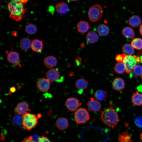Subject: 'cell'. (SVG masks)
Returning a JSON list of instances; mask_svg holds the SVG:
<instances>
[{
  "instance_id": "cell-1",
  "label": "cell",
  "mask_w": 142,
  "mask_h": 142,
  "mask_svg": "<svg viewBox=\"0 0 142 142\" xmlns=\"http://www.w3.org/2000/svg\"><path fill=\"white\" fill-rule=\"evenodd\" d=\"M7 7L10 13V17L16 21H20L24 14L27 11L23 4L19 0H11Z\"/></svg>"
},
{
  "instance_id": "cell-2",
  "label": "cell",
  "mask_w": 142,
  "mask_h": 142,
  "mask_svg": "<svg viewBox=\"0 0 142 142\" xmlns=\"http://www.w3.org/2000/svg\"><path fill=\"white\" fill-rule=\"evenodd\" d=\"M101 119L106 125L113 129L119 120L118 115L114 109H106L101 112Z\"/></svg>"
},
{
  "instance_id": "cell-3",
  "label": "cell",
  "mask_w": 142,
  "mask_h": 142,
  "mask_svg": "<svg viewBox=\"0 0 142 142\" xmlns=\"http://www.w3.org/2000/svg\"><path fill=\"white\" fill-rule=\"evenodd\" d=\"M22 116V125L24 129L30 131L37 126L38 122V118L36 115L27 112Z\"/></svg>"
},
{
  "instance_id": "cell-4",
  "label": "cell",
  "mask_w": 142,
  "mask_h": 142,
  "mask_svg": "<svg viewBox=\"0 0 142 142\" xmlns=\"http://www.w3.org/2000/svg\"><path fill=\"white\" fill-rule=\"evenodd\" d=\"M123 62L125 67L126 72L128 74L130 73L137 64L141 62L140 57L136 55H127Z\"/></svg>"
},
{
  "instance_id": "cell-5",
  "label": "cell",
  "mask_w": 142,
  "mask_h": 142,
  "mask_svg": "<svg viewBox=\"0 0 142 142\" xmlns=\"http://www.w3.org/2000/svg\"><path fill=\"white\" fill-rule=\"evenodd\" d=\"M103 13V9L99 4H95L92 6L88 12V17L90 20L93 22L97 21L101 18Z\"/></svg>"
},
{
  "instance_id": "cell-6",
  "label": "cell",
  "mask_w": 142,
  "mask_h": 142,
  "mask_svg": "<svg viewBox=\"0 0 142 142\" xmlns=\"http://www.w3.org/2000/svg\"><path fill=\"white\" fill-rule=\"evenodd\" d=\"M74 117L76 123L78 124L85 123L90 119L88 111L85 108H80L74 113Z\"/></svg>"
},
{
  "instance_id": "cell-7",
  "label": "cell",
  "mask_w": 142,
  "mask_h": 142,
  "mask_svg": "<svg viewBox=\"0 0 142 142\" xmlns=\"http://www.w3.org/2000/svg\"><path fill=\"white\" fill-rule=\"evenodd\" d=\"M50 82L44 78H39L37 82V86L38 89L43 92H48L50 89Z\"/></svg>"
},
{
  "instance_id": "cell-8",
  "label": "cell",
  "mask_w": 142,
  "mask_h": 142,
  "mask_svg": "<svg viewBox=\"0 0 142 142\" xmlns=\"http://www.w3.org/2000/svg\"><path fill=\"white\" fill-rule=\"evenodd\" d=\"M81 105L80 100L75 98L68 99L65 101V105L70 111H75Z\"/></svg>"
},
{
  "instance_id": "cell-9",
  "label": "cell",
  "mask_w": 142,
  "mask_h": 142,
  "mask_svg": "<svg viewBox=\"0 0 142 142\" xmlns=\"http://www.w3.org/2000/svg\"><path fill=\"white\" fill-rule=\"evenodd\" d=\"M7 59L11 64L14 65L21 67L19 56L17 52L12 51L8 53L7 55Z\"/></svg>"
},
{
  "instance_id": "cell-10",
  "label": "cell",
  "mask_w": 142,
  "mask_h": 142,
  "mask_svg": "<svg viewBox=\"0 0 142 142\" xmlns=\"http://www.w3.org/2000/svg\"><path fill=\"white\" fill-rule=\"evenodd\" d=\"M29 105L25 101H23L19 103L14 109L15 113L22 115L30 110L29 109Z\"/></svg>"
},
{
  "instance_id": "cell-11",
  "label": "cell",
  "mask_w": 142,
  "mask_h": 142,
  "mask_svg": "<svg viewBox=\"0 0 142 142\" xmlns=\"http://www.w3.org/2000/svg\"><path fill=\"white\" fill-rule=\"evenodd\" d=\"M87 106L88 110L90 111H98L100 110L101 105L97 100L93 98H91L87 103Z\"/></svg>"
},
{
  "instance_id": "cell-12",
  "label": "cell",
  "mask_w": 142,
  "mask_h": 142,
  "mask_svg": "<svg viewBox=\"0 0 142 142\" xmlns=\"http://www.w3.org/2000/svg\"><path fill=\"white\" fill-rule=\"evenodd\" d=\"M45 76L47 79L52 82L57 81L60 77L59 71L56 69L53 68L46 73Z\"/></svg>"
},
{
  "instance_id": "cell-13",
  "label": "cell",
  "mask_w": 142,
  "mask_h": 142,
  "mask_svg": "<svg viewBox=\"0 0 142 142\" xmlns=\"http://www.w3.org/2000/svg\"><path fill=\"white\" fill-rule=\"evenodd\" d=\"M31 47L33 51L38 53H40L43 49V41L37 39H34L32 42Z\"/></svg>"
},
{
  "instance_id": "cell-14",
  "label": "cell",
  "mask_w": 142,
  "mask_h": 142,
  "mask_svg": "<svg viewBox=\"0 0 142 142\" xmlns=\"http://www.w3.org/2000/svg\"><path fill=\"white\" fill-rule=\"evenodd\" d=\"M55 8L58 13L60 14H65L69 11V8L68 5L64 2L58 3L55 5Z\"/></svg>"
},
{
  "instance_id": "cell-15",
  "label": "cell",
  "mask_w": 142,
  "mask_h": 142,
  "mask_svg": "<svg viewBox=\"0 0 142 142\" xmlns=\"http://www.w3.org/2000/svg\"><path fill=\"white\" fill-rule=\"evenodd\" d=\"M44 63L47 68H52L57 65L58 61L55 57L50 55L44 59Z\"/></svg>"
},
{
  "instance_id": "cell-16",
  "label": "cell",
  "mask_w": 142,
  "mask_h": 142,
  "mask_svg": "<svg viewBox=\"0 0 142 142\" xmlns=\"http://www.w3.org/2000/svg\"><path fill=\"white\" fill-rule=\"evenodd\" d=\"M113 88L115 90L119 91L123 89L125 85L124 80L120 78H115L112 83Z\"/></svg>"
},
{
  "instance_id": "cell-17",
  "label": "cell",
  "mask_w": 142,
  "mask_h": 142,
  "mask_svg": "<svg viewBox=\"0 0 142 142\" xmlns=\"http://www.w3.org/2000/svg\"><path fill=\"white\" fill-rule=\"evenodd\" d=\"M68 121L67 118L61 117L57 120L55 125L58 129L60 130H63L68 128Z\"/></svg>"
},
{
  "instance_id": "cell-18",
  "label": "cell",
  "mask_w": 142,
  "mask_h": 142,
  "mask_svg": "<svg viewBox=\"0 0 142 142\" xmlns=\"http://www.w3.org/2000/svg\"><path fill=\"white\" fill-rule=\"evenodd\" d=\"M77 27L78 31L80 33H84L90 28L89 23L84 21H81L77 24Z\"/></svg>"
},
{
  "instance_id": "cell-19",
  "label": "cell",
  "mask_w": 142,
  "mask_h": 142,
  "mask_svg": "<svg viewBox=\"0 0 142 142\" xmlns=\"http://www.w3.org/2000/svg\"><path fill=\"white\" fill-rule=\"evenodd\" d=\"M128 22L130 26L134 28H136L140 26L141 23V20L139 16L136 15H134L129 18Z\"/></svg>"
},
{
  "instance_id": "cell-20",
  "label": "cell",
  "mask_w": 142,
  "mask_h": 142,
  "mask_svg": "<svg viewBox=\"0 0 142 142\" xmlns=\"http://www.w3.org/2000/svg\"><path fill=\"white\" fill-rule=\"evenodd\" d=\"M32 42L30 39L24 37L20 40L19 44L21 49L24 50H29L31 47Z\"/></svg>"
},
{
  "instance_id": "cell-21",
  "label": "cell",
  "mask_w": 142,
  "mask_h": 142,
  "mask_svg": "<svg viewBox=\"0 0 142 142\" xmlns=\"http://www.w3.org/2000/svg\"><path fill=\"white\" fill-rule=\"evenodd\" d=\"M133 103L137 106L142 105V94L138 91L133 93L131 97Z\"/></svg>"
},
{
  "instance_id": "cell-22",
  "label": "cell",
  "mask_w": 142,
  "mask_h": 142,
  "mask_svg": "<svg viewBox=\"0 0 142 142\" xmlns=\"http://www.w3.org/2000/svg\"><path fill=\"white\" fill-rule=\"evenodd\" d=\"M99 37L97 34L93 31H90L87 34L86 39L88 43H93L97 42L98 40Z\"/></svg>"
},
{
  "instance_id": "cell-23",
  "label": "cell",
  "mask_w": 142,
  "mask_h": 142,
  "mask_svg": "<svg viewBox=\"0 0 142 142\" xmlns=\"http://www.w3.org/2000/svg\"><path fill=\"white\" fill-rule=\"evenodd\" d=\"M118 140L119 142H134L127 131L119 134Z\"/></svg>"
},
{
  "instance_id": "cell-24",
  "label": "cell",
  "mask_w": 142,
  "mask_h": 142,
  "mask_svg": "<svg viewBox=\"0 0 142 142\" xmlns=\"http://www.w3.org/2000/svg\"><path fill=\"white\" fill-rule=\"evenodd\" d=\"M98 33L100 36H107L109 32V29L106 25L102 24L99 25L97 28Z\"/></svg>"
},
{
  "instance_id": "cell-25",
  "label": "cell",
  "mask_w": 142,
  "mask_h": 142,
  "mask_svg": "<svg viewBox=\"0 0 142 142\" xmlns=\"http://www.w3.org/2000/svg\"><path fill=\"white\" fill-rule=\"evenodd\" d=\"M122 33L125 37L131 39L133 38L135 36V34L133 30L130 27L124 28L122 30Z\"/></svg>"
},
{
  "instance_id": "cell-26",
  "label": "cell",
  "mask_w": 142,
  "mask_h": 142,
  "mask_svg": "<svg viewBox=\"0 0 142 142\" xmlns=\"http://www.w3.org/2000/svg\"><path fill=\"white\" fill-rule=\"evenodd\" d=\"M88 82L83 78L79 79L77 80L75 82L76 87L79 90H83L86 89L88 85Z\"/></svg>"
},
{
  "instance_id": "cell-27",
  "label": "cell",
  "mask_w": 142,
  "mask_h": 142,
  "mask_svg": "<svg viewBox=\"0 0 142 142\" xmlns=\"http://www.w3.org/2000/svg\"><path fill=\"white\" fill-rule=\"evenodd\" d=\"M94 96L96 100L102 101L106 98L107 96V93L105 91L102 90H98L95 92Z\"/></svg>"
},
{
  "instance_id": "cell-28",
  "label": "cell",
  "mask_w": 142,
  "mask_h": 142,
  "mask_svg": "<svg viewBox=\"0 0 142 142\" xmlns=\"http://www.w3.org/2000/svg\"><path fill=\"white\" fill-rule=\"evenodd\" d=\"M122 50L123 53L127 55H131L134 52V48L131 45L128 43L123 46Z\"/></svg>"
},
{
  "instance_id": "cell-29",
  "label": "cell",
  "mask_w": 142,
  "mask_h": 142,
  "mask_svg": "<svg viewBox=\"0 0 142 142\" xmlns=\"http://www.w3.org/2000/svg\"><path fill=\"white\" fill-rule=\"evenodd\" d=\"M115 72L119 74H122L126 71L125 65L123 62H118L114 67Z\"/></svg>"
},
{
  "instance_id": "cell-30",
  "label": "cell",
  "mask_w": 142,
  "mask_h": 142,
  "mask_svg": "<svg viewBox=\"0 0 142 142\" xmlns=\"http://www.w3.org/2000/svg\"><path fill=\"white\" fill-rule=\"evenodd\" d=\"M131 45L136 49L140 50L142 49V39L139 38H135L132 40Z\"/></svg>"
},
{
  "instance_id": "cell-31",
  "label": "cell",
  "mask_w": 142,
  "mask_h": 142,
  "mask_svg": "<svg viewBox=\"0 0 142 142\" xmlns=\"http://www.w3.org/2000/svg\"><path fill=\"white\" fill-rule=\"evenodd\" d=\"M26 32L29 34H34L37 31V28L34 24L30 23L27 25L25 28Z\"/></svg>"
},
{
  "instance_id": "cell-32",
  "label": "cell",
  "mask_w": 142,
  "mask_h": 142,
  "mask_svg": "<svg viewBox=\"0 0 142 142\" xmlns=\"http://www.w3.org/2000/svg\"><path fill=\"white\" fill-rule=\"evenodd\" d=\"M13 122L15 125H22L23 118L22 115L17 114L14 116L12 120Z\"/></svg>"
},
{
  "instance_id": "cell-33",
  "label": "cell",
  "mask_w": 142,
  "mask_h": 142,
  "mask_svg": "<svg viewBox=\"0 0 142 142\" xmlns=\"http://www.w3.org/2000/svg\"><path fill=\"white\" fill-rule=\"evenodd\" d=\"M134 74L136 75L139 76L142 74V66L140 64H137L133 70Z\"/></svg>"
},
{
  "instance_id": "cell-34",
  "label": "cell",
  "mask_w": 142,
  "mask_h": 142,
  "mask_svg": "<svg viewBox=\"0 0 142 142\" xmlns=\"http://www.w3.org/2000/svg\"><path fill=\"white\" fill-rule=\"evenodd\" d=\"M127 55L124 54H119L115 57L116 60L118 62H123V61Z\"/></svg>"
},
{
  "instance_id": "cell-35",
  "label": "cell",
  "mask_w": 142,
  "mask_h": 142,
  "mask_svg": "<svg viewBox=\"0 0 142 142\" xmlns=\"http://www.w3.org/2000/svg\"><path fill=\"white\" fill-rule=\"evenodd\" d=\"M136 125L138 127H142V117L139 116L136 118L135 119Z\"/></svg>"
},
{
  "instance_id": "cell-36",
  "label": "cell",
  "mask_w": 142,
  "mask_h": 142,
  "mask_svg": "<svg viewBox=\"0 0 142 142\" xmlns=\"http://www.w3.org/2000/svg\"><path fill=\"white\" fill-rule=\"evenodd\" d=\"M38 142H53L51 141L47 137L43 135H42L39 137L38 140Z\"/></svg>"
},
{
  "instance_id": "cell-37",
  "label": "cell",
  "mask_w": 142,
  "mask_h": 142,
  "mask_svg": "<svg viewBox=\"0 0 142 142\" xmlns=\"http://www.w3.org/2000/svg\"><path fill=\"white\" fill-rule=\"evenodd\" d=\"M21 142H36L31 136L24 138Z\"/></svg>"
},
{
  "instance_id": "cell-38",
  "label": "cell",
  "mask_w": 142,
  "mask_h": 142,
  "mask_svg": "<svg viewBox=\"0 0 142 142\" xmlns=\"http://www.w3.org/2000/svg\"><path fill=\"white\" fill-rule=\"evenodd\" d=\"M75 62L78 65H79L82 63V59L80 57H77L75 59Z\"/></svg>"
},
{
  "instance_id": "cell-39",
  "label": "cell",
  "mask_w": 142,
  "mask_h": 142,
  "mask_svg": "<svg viewBox=\"0 0 142 142\" xmlns=\"http://www.w3.org/2000/svg\"><path fill=\"white\" fill-rule=\"evenodd\" d=\"M16 89L15 87L13 86L10 88V91L11 93H14L16 92Z\"/></svg>"
},
{
  "instance_id": "cell-40",
  "label": "cell",
  "mask_w": 142,
  "mask_h": 142,
  "mask_svg": "<svg viewBox=\"0 0 142 142\" xmlns=\"http://www.w3.org/2000/svg\"><path fill=\"white\" fill-rule=\"evenodd\" d=\"M49 10L50 12L53 13L54 10V8L52 6H50L49 8Z\"/></svg>"
},
{
  "instance_id": "cell-41",
  "label": "cell",
  "mask_w": 142,
  "mask_h": 142,
  "mask_svg": "<svg viewBox=\"0 0 142 142\" xmlns=\"http://www.w3.org/2000/svg\"><path fill=\"white\" fill-rule=\"evenodd\" d=\"M139 32L140 34L142 36V24L140 27Z\"/></svg>"
},
{
  "instance_id": "cell-42",
  "label": "cell",
  "mask_w": 142,
  "mask_h": 142,
  "mask_svg": "<svg viewBox=\"0 0 142 142\" xmlns=\"http://www.w3.org/2000/svg\"><path fill=\"white\" fill-rule=\"evenodd\" d=\"M19 0L23 4L27 3L28 1V0Z\"/></svg>"
},
{
  "instance_id": "cell-43",
  "label": "cell",
  "mask_w": 142,
  "mask_h": 142,
  "mask_svg": "<svg viewBox=\"0 0 142 142\" xmlns=\"http://www.w3.org/2000/svg\"><path fill=\"white\" fill-rule=\"evenodd\" d=\"M138 88V89H139V90L141 91L142 92V86H139Z\"/></svg>"
},
{
  "instance_id": "cell-44",
  "label": "cell",
  "mask_w": 142,
  "mask_h": 142,
  "mask_svg": "<svg viewBox=\"0 0 142 142\" xmlns=\"http://www.w3.org/2000/svg\"><path fill=\"white\" fill-rule=\"evenodd\" d=\"M140 138L141 141V142H142V133H141L140 134Z\"/></svg>"
},
{
  "instance_id": "cell-45",
  "label": "cell",
  "mask_w": 142,
  "mask_h": 142,
  "mask_svg": "<svg viewBox=\"0 0 142 142\" xmlns=\"http://www.w3.org/2000/svg\"><path fill=\"white\" fill-rule=\"evenodd\" d=\"M37 116L38 118H40L41 117V115L40 114H38L37 115Z\"/></svg>"
},
{
  "instance_id": "cell-46",
  "label": "cell",
  "mask_w": 142,
  "mask_h": 142,
  "mask_svg": "<svg viewBox=\"0 0 142 142\" xmlns=\"http://www.w3.org/2000/svg\"><path fill=\"white\" fill-rule=\"evenodd\" d=\"M140 59H141V62L142 63V55L140 57Z\"/></svg>"
},
{
  "instance_id": "cell-47",
  "label": "cell",
  "mask_w": 142,
  "mask_h": 142,
  "mask_svg": "<svg viewBox=\"0 0 142 142\" xmlns=\"http://www.w3.org/2000/svg\"><path fill=\"white\" fill-rule=\"evenodd\" d=\"M70 1H76L78 0H68Z\"/></svg>"
},
{
  "instance_id": "cell-48",
  "label": "cell",
  "mask_w": 142,
  "mask_h": 142,
  "mask_svg": "<svg viewBox=\"0 0 142 142\" xmlns=\"http://www.w3.org/2000/svg\"><path fill=\"white\" fill-rule=\"evenodd\" d=\"M81 45L82 46V47H83V46L84 47V44H82V45Z\"/></svg>"
},
{
  "instance_id": "cell-49",
  "label": "cell",
  "mask_w": 142,
  "mask_h": 142,
  "mask_svg": "<svg viewBox=\"0 0 142 142\" xmlns=\"http://www.w3.org/2000/svg\"><path fill=\"white\" fill-rule=\"evenodd\" d=\"M141 78L142 79V74L141 75Z\"/></svg>"
},
{
  "instance_id": "cell-50",
  "label": "cell",
  "mask_w": 142,
  "mask_h": 142,
  "mask_svg": "<svg viewBox=\"0 0 142 142\" xmlns=\"http://www.w3.org/2000/svg\"><path fill=\"white\" fill-rule=\"evenodd\" d=\"M53 0L55 1V0Z\"/></svg>"
}]
</instances>
